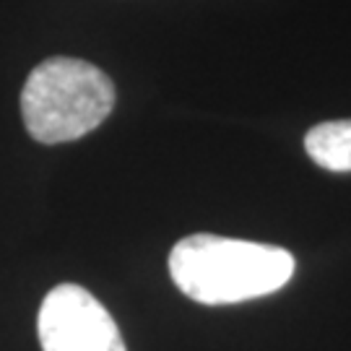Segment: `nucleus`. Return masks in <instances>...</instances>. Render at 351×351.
Wrapping results in <instances>:
<instances>
[{"instance_id":"20e7f679","label":"nucleus","mask_w":351,"mask_h":351,"mask_svg":"<svg viewBox=\"0 0 351 351\" xmlns=\"http://www.w3.org/2000/svg\"><path fill=\"white\" fill-rule=\"evenodd\" d=\"M304 151L328 172H351V120L315 125L304 136Z\"/></svg>"},{"instance_id":"f03ea898","label":"nucleus","mask_w":351,"mask_h":351,"mask_svg":"<svg viewBox=\"0 0 351 351\" xmlns=\"http://www.w3.org/2000/svg\"><path fill=\"white\" fill-rule=\"evenodd\" d=\"M114 107V84L97 65L78 58L39 63L21 91V114L39 143H68L99 128Z\"/></svg>"},{"instance_id":"7ed1b4c3","label":"nucleus","mask_w":351,"mask_h":351,"mask_svg":"<svg viewBox=\"0 0 351 351\" xmlns=\"http://www.w3.org/2000/svg\"><path fill=\"white\" fill-rule=\"evenodd\" d=\"M37 336L42 351H125L114 317L78 284H60L42 300Z\"/></svg>"},{"instance_id":"f257e3e1","label":"nucleus","mask_w":351,"mask_h":351,"mask_svg":"<svg viewBox=\"0 0 351 351\" xmlns=\"http://www.w3.org/2000/svg\"><path fill=\"white\" fill-rule=\"evenodd\" d=\"M169 274L193 302L237 304L287 287L294 276V258L276 245L190 234L172 247Z\"/></svg>"}]
</instances>
